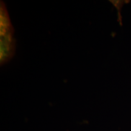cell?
Returning a JSON list of instances; mask_svg holds the SVG:
<instances>
[{
  "label": "cell",
  "instance_id": "obj_1",
  "mask_svg": "<svg viewBox=\"0 0 131 131\" xmlns=\"http://www.w3.org/2000/svg\"><path fill=\"white\" fill-rule=\"evenodd\" d=\"M1 35H5L6 37H1V60L4 62L8 57H12V52H14L13 47V28L10 23L7 13L5 14L4 8L1 9Z\"/></svg>",
  "mask_w": 131,
  "mask_h": 131
}]
</instances>
